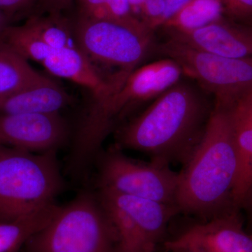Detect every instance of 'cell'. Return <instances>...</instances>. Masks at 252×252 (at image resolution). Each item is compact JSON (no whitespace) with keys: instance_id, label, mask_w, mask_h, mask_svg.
Wrapping results in <instances>:
<instances>
[{"instance_id":"cell-23","label":"cell","mask_w":252,"mask_h":252,"mask_svg":"<svg viewBox=\"0 0 252 252\" xmlns=\"http://www.w3.org/2000/svg\"><path fill=\"white\" fill-rule=\"evenodd\" d=\"M165 9V0H144L139 11L140 21L150 31L154 32L162 26Z\"/></svg>"},{"instance_id":"cell-16","label":"cell","mask_w":252,"mask_h":252,"mask_svg":"<svg viewBox=\"0 0 252 252\" xmlns=\"http://www.w3.org/2000/svg\"><path fill=\"white\" fill-rule=\"evenodd\" d=\"M230 119L237 154V171L232 200L233 206L239 210L252 193V124L234 120L231 117Z\"/></svg>"},{"instance_id":"cell-2","label":"cell","mask_w":252,"mask_h":252,"mask_svg":"<svg viewBox=\"0 0 252 252\" xmlns=\"http://www.w3.org/2000/svg\"><path fill=\"white\" fill-rule=\"evenodd\" d=\"M236 171L229 111L215 104L201 141L180 172L176 197L179 211L206 220L235 208L232 193Z\"/></svg>"},{"instance_id":"cell-22","label":"cell","mask_w":252,"mask_h":252,"mask_svg":"<svg viewBox=\"0 0 252 252\" xmlns=\"http://www.w3.org/2000/svg\"><path fill=\"white\" fill-rule=\"evenodd\" d=\"M103 19L127 24H140V18L132 12L128 0H106Z\"/></svg>"},{"instance_id":"cell-30","label":"cell","mask_w":252,"mask_h":252,"mask_svg":"<svg viewBox=\"0 0 252 252\" xmlns=\"http://www.w3.org/2000/svg\"><path fill=\"white\" fill-rule=\"evenodd\" d=\"M144 0H128L132 12L135 14V11H140V7L143 4Z\"/></svg>"},{"instance_id":"cell-1","label":"cell","mask_w":252,"mask_h":252,"mask_svg":"<svg viewBox=\"0 0 252 252\" xmlns=\"http://www.w3.org/2000/svg\"><path fill=\"white\" fill-rule=\"evenodd\" d=\"M212 110L193 86L177 83L123 126L117 146L147 154L152 161L184 166L201 141Z\"/></svg>"},{"instance_id":"cell-9","label":"cell","mask_w":252,"mask_h":252,"mask_svg":"<svg viewBox=\"0 0 252 252\" xmlns=\"http://www.w3.org/2000/svg\"><path fill=\"white\" fill-rule=\"evenodd\" d=\"M68 128L59 113L0 114V144L44 152L57 149L66 140Z\"/></svg>"},{"instance_id":"cell-15","label":"cell","mask_w":252,"mask_h":252,"mask_svg":"<svg viewBox=\"0 0 252 252\" xmlns=\"http://www.w3.org/2000/svg\"><path fill=\"white\" fill-rule=\"evenodd\" d=\"M54 202L6 221H0V252H18L51 223L61 209Z\"/></svg>"},{"instance_id":"cell-26","label":"cell","mask_w":252,"mask_h":252,"mask_svg":"<svg viewBox=\"0 0 252 252\" xmlns=\"http://www.w3.org/2000/svg\"><path fill=\"white\" fill-rule=\"evenodd\" d=\"M164 248L170 252H210L198 244L182 241L175 238L165 242Z\"/></svg>"},{"instance_id":"cell-12","label":"cell","mask_w":252,"mask_h":252,"mask_svg":"<svg viewBox=\"0 0 252 252\" xmlns=\"http://www.w3.org/2000/svg\"><path fill=\"white\" fill-rule=\"evenodd\" d=\"M98 194L108 199L130 217L144 241L154 252L169 222L180 214L175 205L125 195L107 189L99 188Z\"/></svg>"},{"instance_id":"cell-25","label":"cell","mask_w":252,"mask_h":252,"mask_svg":"<svg viewBox=\"0 0 252 252\" xmlns=\"http://www.w3.org/2000/svg\"><path fill=\"white\" fill-rule=\"evenodd\" d=\"M37 0H0V10L10 17L29 9Z\"/></svg>"},{"instance_id":"cell-20","label":"cell","mask_w":252,"mask_h":252,"mask_svg":"<svg viewBox=\"0 0 252 252\" xmlns=\"http://www.w3.org/2000/svg\"><path fill=\"white\" fill-rule=\"evenodd\" d=\"M41 40L53 50L77 47L72 23L62 14L32 16L26 23Z\"/></svg>"},{"instance_id":"cell-4","label":"cell","mask_w":252,"mask_h":252,"mask_svg":"<svg viewBox=\"0 0 252 252\" xmlns=\"http://www.w3.org/2000/svg\"><path fill=\"white\" fill-rule=\"evenodd\" d=\"M117 235L97 195L84 191L61 207L25 252H116Z\"/></svg>"},{"instance_id":"cell-28","label":"cell","mask_w":252,"mask_h":252,"mask_svg":"<svg viewBox=\"0 0 252 252\" xmlns=\"http://www.w3.org/2000/svg\"><path fill=\"white\" fill-rule=\"evenodd\" d=\"M190 1L191 0H165L166 9H165V14H164L162 25Z\"/></svg>"},{"instance_id":"cell-5","label":"cell","mask_w":252,"mask_h":252,"mask_svg":"<svg viewBox=\"0 0 252 252\" xmlns=\"http://www.w3.org/2000/svg\"><path fill=\"white\" fill-rule=\"evenodd\" d=\"M76 44L97 70L117 69L127 78L154 49L153 32L144 23L127 24L79 15L72 23Z\"/></svg>"},{"instance_id":"cell-19","label":"cell","mask_w":252,"mask_h":252,"mask_svg":"<svg viewBox=\"0 0 252 252\" xmlns=\"http://www.w3.org/2000/svg\"><path fill=\"white\" fill-rule=\"evenodd\" d=\"M0 45L27 61L32 60L41 64L54 51L26 23L21 26H8L0 35Z\"/></svg>"},{"instance_id":"cell-7","label":"cell","mask_w":252,"mask_h":252,"mask_svg":"<svg viewBox=\"0 0 252 252\" xmlns=\"http://www.w3.org/2000/svg\"><path fill=\"white\" fill-rule=\"evenodd\" d=\"M155 49L178 63L184 74L216 96L215 104L230 108L252 89V57L232 59L168 39Z\"/></svg>"},{"instance_id":"cell-11","label":"cell","mask_w":252,"mask_h":252,"mask_svg":"<svg viewBox=\"0 0 252 252\" xmlns=\"http://www.w3.org/2000/svg\"><path fill=\"white\" fill-rule=\"evenodd\" d=\"M238 209L191 225L175 238L201 245L210 252H252V234L243 228Z\"/></svg>"},{"instance_id":"cell-6","label":"cell","mask_w":252,"mask_h":252,"mask_svg":"<svg viewBox=\"0 0 252 252\" xmlns=\"http://www.w3.org/2000/svg\"><path fill=\"white\" fill-rule=\"evenodd\" d=\"M183 74L180 64L169 58L137 68L110 97L92 102L81 123L83 132L92 140H104L118 119L138 104L157 99L180 82Z\"/></svg>"},{"instance_id":"cell-29","label":"cell","mask_w":252,"mask_h":252,"mask_svg":"<svg viewBox=\"0 0 252 252\" xmlns=\"http://www.w3.org/2000/svg\"><path fill=\"white\" fill-rule=\"evenodd\" d=\"M10 21H11V18L9 16L5 14L4 11L0 10V35L4 30L10 26Z\"/></svg>"},{"instance_id":"cell-27","label":"cell","mask_w":252,"mask_h":252,"mask_svg":"<svg viewBox=\"0 0 252 252\" xmlns=\"http://www.w3.org/2000/svg\"><path fill=\"white\" fill-rule=\"evenodd\" d=\"M75 0H37L41 13L48 14H62L64 10L72 6Z\"/></svg>"},{"instance_id":"cell-18","label":"cell","mask_w":252,"mask_h":252,"mask_svg":"<svg viewBox=\"0 0 252 252\" xmlns=\"http://www.w3.org/2000/svg\"><path fill=\"white\" fill-rule=\"evenodd\" d=\"M220 0H191L162 25L167 33L185 32L223 18Z\"/></svg>"},{"instance_id":"cell-21","label":"cell","mask_w":252,"mask_h":252,"mask_svg":"<svg viewBox=\"0 0 252 252\" xmlns=\"http://www.w3.org/2000/svg\"><path fill=\"white\" fill-rule=\"evenodd\" d=\"M223 16L239 24L252 27V0H220Z\"/></svg>"},{"instance_id":"cell-3","label":"cell","mask_w":252,"mask_h":252,"mask_svg":"<svg viewBox=\"0 0 252 252\" xmlns=\"http://www.w3.org/2000/svg\"><path fill=\"white\" fill-rule=\"evenodd\" d=\"M56 152L36 154L0 144V221L54 202L64 187Z\"/></svg>"},{"instance_id":"cell-17","label":"cell","mask_w":252,"mask_h":252,"mask_svg":"<svg viewBox=\"0 0 252 252\" xmlns=\"http://www.w3.org/2000/svg\"><path fill=\"white\" fill-rule=\"evenodd\" d=\"M44 77L27 60L0 45V98L33 85Z\"/></svg>"},{"instance_id":"cell-14","label":"cell","mask_w":252,"mask_h":252,"mask_svg":"<svg viewBox=\"0 0 252 252\" xmlns=\"http://www.w3.org/2000/svg\"><path fill=\"white\" fill-rule=\"evenodd\" d=\"M72 101L61 86L44 77L33 85L0 98V114H54Z\"/></svg>"},{"instance_id":"cell-10","label":"cell","mask_w":252,"mask_h":252,"mask_svg":"<svg viewBox=\"0 0 252 252\" xmlns=\"http://www.w3.org/2000/svg\"><path fill=\"white\" fill-rule=\"evenodd\" d=\"M167 34L169 39L217 56L252 57V27L224 18L194 31Z\"/></svg>"},{"instance_id":"cell-8","label":"cell","mask_w":252,"mask_h":252,"mask_svg":"<svg viewBox=\"0 0 252 252\" xmlns=\"http://www.w3.org/2000/svg\"><path fill=\"white\" fill-rule=\"evenodd\" d=\"M99 162V189L176 205L180 174L170 165L137 161L117 146L107 151Z\"/></svg>"},{"instance_id":"cell-13","label":"cell","mask_w":252,"mask_h":252,"mask_svg":"<svg viewBox=\"0 0 252 252\" xmlns=\"http://www.w3.org/2000/svg\"><path fill=\"white\" fill-rule=\"evenodd\" d=\"M41 64L51 74L89 89L94 94L93 102L103 101L117 91L97 72L78 47L54 50Z\"/></svg>"},{"instance_id":"cell-24","label":"cell","mask_w":252,"mask_h":252,"mask_svg":"<svg viewBox=\"0 0 252 252\" xmlns=\"http://www.w3.org/2000/svg\"><path fill=\"white\" fill-rule=\"evenodd\" d=\"M228 111L234 120L252 124V89L228 108Z\"/></svg>"}]
</instances>
